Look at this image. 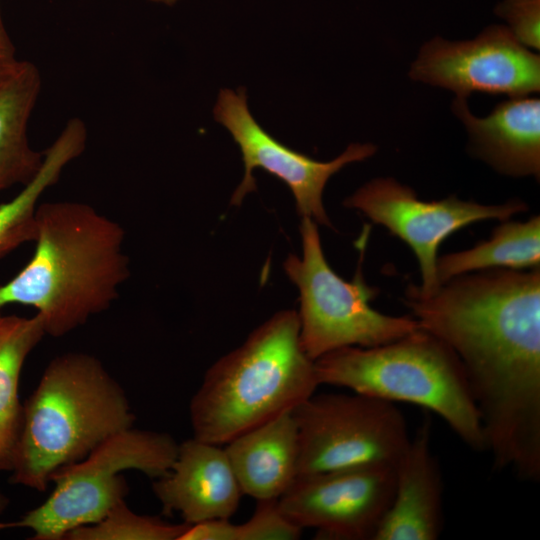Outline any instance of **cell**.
<instances>
[{
	"label": "cell",
	"mask_w": 540,
	"mask_h": 540,
	"mask_svg": "<svg viewBox=\"0 0 540 540\" xmlns=\"http://www.w3.org/2000/svg\"><path fill=\"white\" fill-rule=\"evenodd\" d=\"M456 276L430 297L410 287L419 327L458 357L493 464L540 479V270Z\"/></svg>",
	"instance_id": "cell-1"
},
{
	"label": "cell",
	"mask_w": 540,
	"mask_h": 540,
	"mask_svg": "<svg viewBox=\"0 0 540 540\" xmlns=\"http://www.w3.org/2000/svg\"><path fill=\"white\" fill-rule=\"evenodd\" d=\"M33 242L27 264L0 285V309L34 308L46 335L65 336L108 310L130 276L124 228L87 203L38 204Z\"/></svg>",
	"instance_id": "cell-2"
},
{
	"label": "cell",
	"mask_w": 540,
	"mask_h": 540,
	"mask_svg": "<svg viewBox=\"0 0 540 540\" xmlns=\"http://www.w3.org/2000/svg\"><path fill=\"white\" fill-rule=\"evenodd\" d=\"M134 420L125 391L97 357L61 354L22 406L11 480L44 491L55 471L83 459Z\"/></svg>",
	"instance_id": "cell-3"
},
{
	"label": "cell",
	"mask_w": 540,
	"mask_h": 540,
	"mask_svg": "<svg viewBox=\"0 0 540 540\" xmlns=\"http://www.w3.org/2000/svg\"><path fill=\"white\" fill-rule=\"evenodd\" d=\"M318 386L314 361L301 346L298 313L279 311L206 371L189 405L193 437L226 445L293 411Z\"/></svg>",
	"instance_id": "cell-4"
},
{
	"label": "cell",
	"mask_w": 540,
	"mask_h": 540,
	"mask_svg": "<svg viewBox=\"0 0 540 540\" xmlns=\"http://www.w3.org/2000/svg\"><path fill=\"white\" fill-rule=\"evenodd\" d=\"M319 385L345 387L440 416L471 449L486 450L480 413L455 353L425 330L373 346H348L314 361Z\"/></svg>",
	"instance_id": "cell-5"
},
{
	"label": "cell",
	"mask_w": 540,
	"mask_h": 540,
	"mask_svg": "<svg viewBox=\"0 0 540 540\" xmlns=\"http://www.w3.org/2000/svg\"><path fill=\"white\" fill-rule=\"evenodd\" d=\"M178 446L165 432L133 426L121 430L83 459L55 471L50 496L19 520L4 522V529H29L34 540H63L73 529L100 521L125 500L129 487L121 472L133 469L160 478L170 471Z\"/></svg>",
	"instance_id": "cell-6"
},
{
	"label": "cell",
	"mask_w": 540,
	"mask_h": 540,
	"mask_svg": "<svg viewBox=\"0 0 540 540\" xmlns=\"http://www.w3.org/2000/svg\"><path fill=\"white\" fill-rule=\"evenodd\" d=\"M300 234L302 257L288 255L284 270L299 289L300 342L311 360L343 347L383 345L419 329L413 317L385 315L370 306L377 289L365 282L361 263L350 282L333 271L314 220L302 217Z\"/></svg>",
	"instance_id": "cell-7"
},
{
	"label": "cell",
	"mask_w": 540,
	"mask_h": 540,
	"mask_svg": "<svg viewBox=\"0 0 540 540\" xmlns=\"http://www.w3.org/2000/svg\"><path fill=\"white\" fill-rule=\"evenodd\" d=\"M292 414L297 476L371 463L396 466L411 439L394 402L355 392L313 394Z\"/></svg>",
	"instance_id": "cell-8"
},
{
	"label": "cell",
	"mask_w": 540,
	"mask_h": 540,
	"mask_svg": "<svg viewBox=\"0 0 540 540\" xmlns=\"http://www.w3.org/2000/svg\"><path fill=\"white\" fill-rule=\"evenodd\" d=\"M344 205L362 212L405 241L415 253L422 276L421 286L409 287L421 297L432 296L440 287L437 251L452 233L472 223L507 220L527 209L520 200L484 205L455 196L437 201L420 200L415 191L392 178H377L346 198Z\"/></svg>",
	"instance_id": "cell-9"
},
{
	"label": "cell",
	"mask_w": 540,
	"mask_h": 540,
	"mask_svg": "<svg viewBox=\"0 0 540 540\" xmlns=\"http://www.w3.org/2000/svg\"><path fill=\"white\" fill-rule=\"evenodd\" d=\"M395 465L371 463L300 475L278 498L283 514L321 539L374 540L394 496Z\"/></svg>",
	"instance_id": "cell-10"
},
{
	"label": "cell",
	"mask_w": 540,
	"mask_h": 540,
	"mask_svg": "<svg viewBox=\"0 0 540 540\" xmlns=\"http://www.w3.org/2000/svg\"><path fill=\"white\" fill-rule=\"evenodd\" d=\"M213 112L239 146L244 163V176L231 197L232 205L239 206L248 193L256 190L253 170L261 168L289 187L299 215L331 227L322 203L327 181L344 166L363 161L377 150L371 143H352L329 162L314 160L282 144L257 123L249 111L244 88L221 90Z\"/></svg>",
	"instance_id": "cell-11"
},
{
	"label": "cell",
	"mask_w": 540,
	"mask_h": 540,
	"mask_svg": "<svg viewBox=\"0 0 540 540\" xmlns=\"http://www.w3.org/2000/svg\"><path fill=\"white\" fill-rule=\"evenodd\" d=\"M412 79L453 91L527 96L540 90V57L521 44L508 27L493 25L469 41L435 37L411 66Z\"/></svg>",
	"instance_id": "cell-12"
},
{
	"label": "cell",
	"mask_w": 540,
	"mask_h": 540,
	"mask_svg": "<svg viewBox=\"0 0 540 540\" xmlns=\"http://www.w3.org/2000/svg\"><path fill=\"white\" fill-rule=\"evenodd\" d=\"M152 489L165 514L177 512L189 525L229 519L243 495L225 449L194 437L179 444L170 471Z\"/></svg>",
	"instance_id": "cell-13"
},
{
	"label": "cell",
	"mask_w": 540,
	"mask_h": 540,
	"mask_svg": "<svg viewBox=\"0 0 540 540\" xmlns=\"http://www.w3.org/2000/svg\"><path fill=\"white\" fill-rule=\"evenodd\" d=\"M425 419L396 464L392 503L374 540H435L443 527L442 479Z\"/></svg>",
	"instance_id": "cell-14"
},
{
	"label": "cell",
	"mask_w": 540,
	"mask_h": 540,
	"mask_svg": "<svg viewBox=\"0 0 540 540\" xmlns=\"http://www.w3.org/2000/svg\"><path fill=\"white\" fill-rule=\"evenodd\" d=\"M452 110L468 131L473 154L498 172L539 177V98L511 97L483 118L473 115L463 98L454 100Z\"/></svg>",
	"instance_id": "cell-15"
},
{
	"label": "cell",
	"mask_w": 540,
	"mask_h": 540,
	"mask_svg": "<svg viewBox=\"0 0 540 540\" xmlns=\"http://www.w3.org/2000/svg\"><path fill=\"white\" fill-rule=\"evenodd\" d=\"M224 449L243 494L257 501L278 499L297 477L292 411L237 436Z\"/></svg>",
	"instance_id": "cell-16"
},
{
	"label": "cell",
	"mask_w": 540,
	"mask_h": 540,
	"mask_svg": "<svg viewBox=\"0 0 540 540\" xmlns=\"http://www.w3.org/2000/svg\"><path fill=\"white\" fill-rule=\"evenodd\" d=\"M41 89V75L30 61L18 60L0 81V194L26 185L40 170L44 152L28 138V125Z\"/></svg>",
	"instance_id": "cell-17"
},
{
	"label": "cell",
	"mask_w": 540,
	"mask_h": 540,
	"mask_svg": "<svg viewBox=\"0 0 540 540\" xmlns=\"http://www.w3.org/2000/svg\"><path fill=\"white\" fill-rule=\"evenodd\" d=\"M87 128L80 118H71L44 151L35 177L11 200L0 204V259L35 235V213L42 194L60 178L65 167L86 148Z\"/></svg>",
	"instance_id": "cell-18"
},
{
	"label": "cell",
	"mask_w": 540,
	"mask_h": 540,
	"mask_svg": "<svg viewBox=\"0 0 540 540\" xmlns=\"http://www.w3.org/2000/svg\"><path fill=\"white\" fill-rule=\"evenodd\" d=\"M41 318L0 313V471H10L22 405L18 387L26 358L45 336Z\"/></svg>",
	"instance_id": "cell-19"
},
{
	"label": "cell",
	"mask_w": 540,
	"mask_h": 540,
	"mask_svg": "<svg viewBox=\"0 0 540 540\" xmlns=\"http://www.w3.org/2000/svg\"><path fill=\"white\" fill-rule=\"evenodd\" d=\"M540 264V217L524 222L506 221L492 236L474 247L437 259L440 286L471 271L504 268L523 270Z\"/></svg>",
	"instance_id": "cell-20"
},
{
	"label": "cell",
	"mask_w": 540,
	"mask_h": 540,
	"mask_svg": "<svg viewBox=\"0 0 540 540\" xmlns=\"http://www.w3.org/2000/svg\"><path fill=\"white\" fill-rule=\"evenodd\" d=\"M189 524L169 523L156 516L133 512L125 500L100 521L70 531L66 540H179Z\"/></svg>",
	"instance_id": "cell-21"
},
{
	"label": "cell",
	"mask_w": 540,
	"mask_h": 540,
	"mask_svg": "<svg viewBox=\"0 0 540 540\" xmlns=\"http://www.w3.org/2000/svg\"><path fill=\"white\" fill-rule=\"evenodd\" d=\"M278 499L259 500L253 515L238 524L237 540H296L302 529L281 511Z\"/></svg>",
	"instance_id": "cell-22"
},
{
	"label": "cell",
	"mask_w": 540,
	"mask_h": 540,
	"mask_svg": "<svg viewBox=\"0 0 540 540\" xmlns=\"http://www.w3.org/2000/svg\"><path fill=\"white\" fill-rule=\"evenodd\" d=\"M495 13L509 23L516 39L526 47L540 48V0H504Z\"/></svg>",
	"instance_id": "cell-23"
},
{
	"label": "cell",
	"mask_w": 540,
	"mask_h": 540,
	"mask_svg": "<svg viewBox=\"0 0 540 540\" xmlns=\"http://www.w3.org/2000/svg\"><path fill=\"white\" fill-rule=\"evenodd\" d=\"M237 533L229 519H210L188 525L179 540H237Z\"/></svg>",
	"instance_id": "cell-24"
},
{
	"label": "cell",
	"mask_w": 540,
	"mask_h": 540,
	"mask_svg": "<svg viewBox=\"0 0 540 540\" xmlns=\"http://www.w3.org/2000/svg\"><path fill=\"white\" fill-rule=\"evenodd\" d=\"M14 60H16L15 48L0 14V62H12Z\"/></svg>",
	"instance_id": "cell-25"
},
{
	"label": "cell",
	"mask_w": 540,
	"mask_h": 540,
	"mask_svg": "<svg viewBox=\"0 0 540 540\" xmlns=\"http://www.w3.org/2000/svg\"><path fill=\"white\" fill-rule=\"evenodd\" d=\"M8 498L5 496V494L2 492L0 488V530L4 529V522L2 521V516L8 506Z\"/></svg>",
	"instance_id": "cell-26"
},
{
	"label": "cell",
	"mask_w": 540,
	"mask_h": 540,
	"mask_svg": "<svg viewBox=\"0 0 540 540\" xmlns=\"http://www.w3.org/2000/svg\"><path fill=\"white\" fill-rule=\"evenodd\" d=\"M16 61L17 59L12 62H0V81L7 74V72L11 69V67Z\"/></svg>",
	"instance_id": "cell-27"
},
{
	"label": "cell",
	"mask_w": 540,
	"mask_h": 540,
	"mask_svg": "<svg viewBox=\"0 0 540 540\" xmlns=\"http://www.w3.org/2000/svg\"><path fill=\"white\" fill-rule=\"evenodd\" d=\"M150 1H153V2H158V3H162V4H166V5H174L178 0H150Z\"/></svg>",
	"instance_id": "cell-28"
}]
</instances>
